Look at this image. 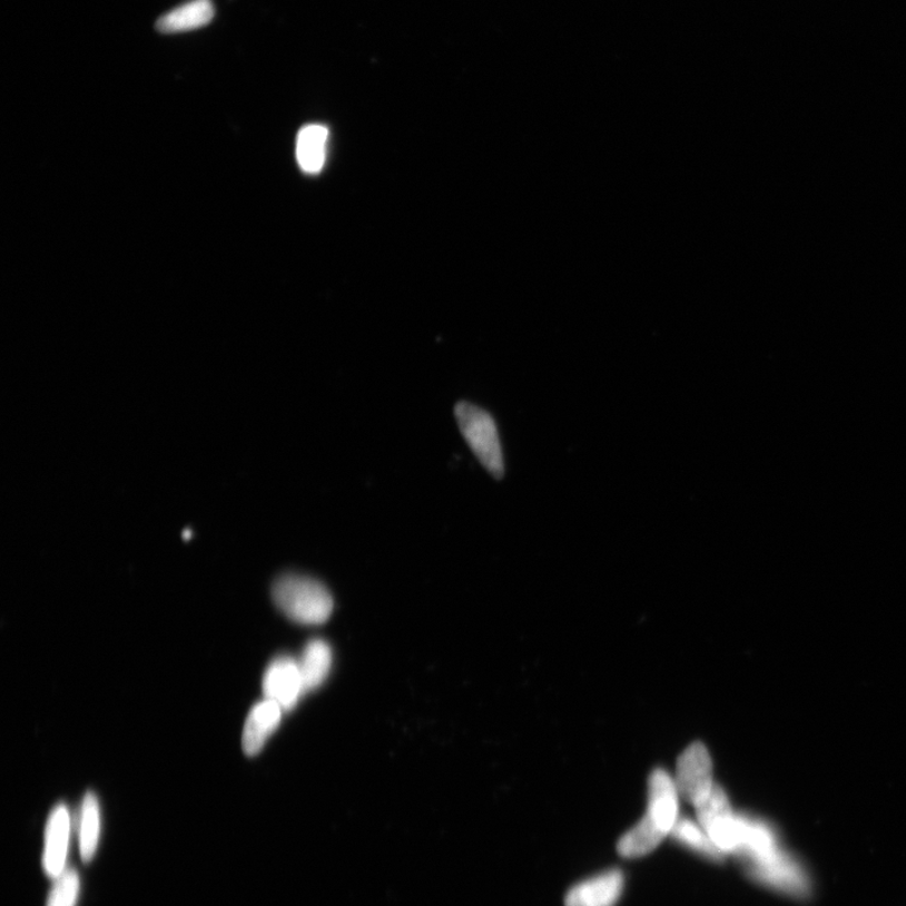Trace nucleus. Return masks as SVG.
<instances>
[{"label":"nucleus","instance_id":"obj_1","mask_svg":"<svg viewBox=\"0 0 906 906\" xmlns=\"http://www.w3.org/2000/svg\"><path fill=\"white\" fill-rule=\"evenodd\" d=\"M273 599L279 611L302 624H323L331 619L334 610L333 597L327 588L303 574L278 577L273 585Z\"/></svg>","mask_w":906,"mask_h":906},{"label":"nucleus","instance_id":"obj_2","mask_svg":"<svg viewBox=\"0 0 906 906\" xmlns=\"http://www.w3.org/2000/svg\"><path fill=\"white\" fill-rule=\"evenodd\" d=\"M745 867L751 879L767 888L798 899L811 895V877L801 861L782 846Z\"/></svg>","mask_w":906,"mask_h":906},{"label":"nucleus","instance_id":"obj_3","mask_svg":"<svg viewBox=\"0 0 906 906\" xmlns=\"http://www.w3.org/2000/svg\"><path fill=\"white\" fill-rule=\"evenodd\" d=\"M456 420L462 436L474 451L476 457L491 475L500 479L504 475L503 450H501L496 423L490 414L474 404H457Z\"/></svg>","mask_w":906,"mask_h":906},{"label":"nucleus","instance_id":"obj_4","mask_svg":"<svg viewBox=\"0 0 906 906\" xmlns=\"http://www.w3.org/2000/svg\"><path fill=\"white\" fill-rule=\"evenodd\" d=\"M697 811L699 825L720 853L735 856L740 843V816L732 813L725 790L716 785Z\"/></svg>","mask_w":906,"mask_h":906},{"label":"nucleus","instance_id":"obj_5","mask_svg":"<svg viewBox=\"0 0 906 906\" xmlns=\"http://www.w3.org/2000/svg\"><path fill=\"white\" fill-rule=\"evenodd\" d=\"M715 786L708 749L701 743L691 745L678 760L677 787L679 795L698 808L707 801Z\"/></svg>","mask_w":906,"mask_h":906},{"label":"nucleus","instance_id":"obj_6","mask_svg":"<svg viewBox=\"0 0 906 906\" xmlns=\"http://www.w3.org/2000/svg\"><path fill=\"white\" fill-rule=\"evenodd\" d=\"M263 689L265 699L277 702L284 711L293 710L305 693L297 660L278 657L269 663L264 674Z\"/></svg>","mask_w":906,"mask_h":906},{"label":"nucleus","instance_id":"obj_7","mask_svg":"<svg viewBox=\"0 0 906 906\" xmlns=\"http://www.w3.org/2000/svg\"><path fill=\"white\" fill-rule=\"evenodd\" d=\"M70 837L71 816L69 808L65 805L56 806L46 825L42 860L46 874L52 879L59 877L67 869Z\"/></svg>","mask_w":906,"mask_h":906},{"label":"nucleus","instance_id":"obj_8","mask_svg":"<svg viewBox=\"0 0 906 906\" xmlns=\"http://www.w3.org/2000/svg\"><path fill=\"white\" fill-rule=\"evenodd\" d=\"M622 871L612 869L573 886L565 906H614L623 893Z\"/></svg>","mask_w":906,"mask_h":906},{"label":"nucleus","instance_id":"obj_9","mask_svg":"<svg viewBox=\"0 0 906 906\" xmlns=\"http://www.w3.org/2000/svg\"><path fill=\"white\" fill-rule=\"evenodd\" d=\"M668 836L679 817V790L677 784L662 769L654 770L649 782L648 814Z\"/></svg>","mask_w":906,"mask_h":906},{"label":"nucleus","instance_id":"obj_10","mask_svg":"<svg viewBox=\"0 0 906 906\" xmlns=\"http://www.w3.org/2000/svg\"><path fill=\"white\" fill-rule=\"evenodd\" d=\"M283 708L273 700L265 699L250 709L246 720L243 746L246 755L254 757L263 750L266 740L278 728L283 719Z\"/></svg>","mask_w":906,"mask_h":906},{"label":"nucleus","instance_id":"obj_11","mask_svg":"<svg viewBox=\"0 0 906 906\" xmlns=\"http://www.w3.org/2000/svg\"><path fill=\"white\" fill-rule=\"evenodd\" d=\"M215 13L211 0H190L161 16L157 22V30L167 35L199 30L214 21Z\"/></svg>","mask_w":906,"mask_h":906},{"label":"nucleus","instance_id":"obj_12","mask_svg":"<svg viewBox=\"0 0 906 906\" xmlns=\"http://www.w3.org/2000/svg\"><path fill=\"white\" fill-rule=\"evenodd\" d=\"M301 668L305 693L319 689L333 667V652L329 643L324 640H313L305 646L301 660Z\"/></svg>","mask_w":906,"mask_h":906},{"label":"nucleus","instance_id":"obj_13","mask_svg":"<svg viewBox=\"0 0 906 906\" xmlns=\"http://www.w3.org/2000/svg\"><path fill=\"white\" fill-rule=\"evenodd\" d=\"M667 836L649 815H644L638 825L621 837L617 850L628 859H638L651 854Z\"/></svg>","mask_w":906,"mask_h":906},{"label":"nucleus","instance_id":"obj_14","mask_svg":"<svg viewBox=\"0 0 906 906\" xmlns=\"http://www.w3.org/2000/svg\"><path fill=\"white\" fill-rule=\"evenodd\" d=\"M329 131L323 125H307L297 137L296 157L298 166L308 175L319 173L326 159V144Z\"/></svg>","mask_w":906,"mask_h":906},{"label":"nucleus","instance_id":"obj_15","mask_svg":"<svg viewBox=\"0 0 906 906\" xmlns=\"http://www.w3.org/2000/svg\"><path fill=\"white\" fill-rule=\"evenodd\" d=\"M80 854L85 863L93 859L98 851L101 834V813L98 797L86 794L79 815Z\"/></svg>","mask_w":906,"mask_h":906},{"label":"nucleus","instance_id":"obj_16","mask_svg":"<svg viewBox=\"0 0 906 906\" xmlns=\"http://www.w3.org/2000/svg\"><path fill=\"white\" fill-rule=\"evenodd\" d=\"M671 836L674 840L708 860L715 863L725 860L726 856L720 853L708 834L703 831V828L689 818H679L677 825L672 828Z\"/></svg>","mask_w":906,"mask_h":906},{"label":"nucleus","instance_id":"obj_17","mask_svg":"<svg viewBox=\"0 0 906 906\" xmlns=\"http://www.w3.org/2000/svg\"><path fill=\"white\" fill-rule=\"evenodd\" d=\"M55 880L46 906H76L81 889L79 873L66 869Z\"/></svg>","mask_w":906,"mask_h":906}]
</instances>
